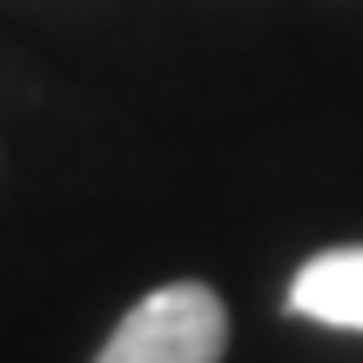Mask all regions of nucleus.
Masks as SVG:
<instances>
[{"label":"nucleus","mask_w":363,"mask_h":363,"mask_svg":"<svg viewBox=\"0 0 363 363\" xmlns=\"http://www.w3.org/2000/svg\"><path fill=\"white\" fill-rule=\"evenodd\" d=\"M229 310L208 283H169L115 323L94 363H222Z\"/></svg>","instance_id":"f257e3e1"},{"label":"nucleus","mask_w":363,"mask_h":363,"mask_svg":"<svg viewBox=\"0 0 363 363\" xmlns=\"http://www.w3.org/2000/svg\"><path fill=\"white\" fill-rule=\"evenodd\" d=\"M289 310L330 330H363V242L357 249H323L296 269Z\"/></svg>","instance_id":"f03ea898"}]
</instances>
